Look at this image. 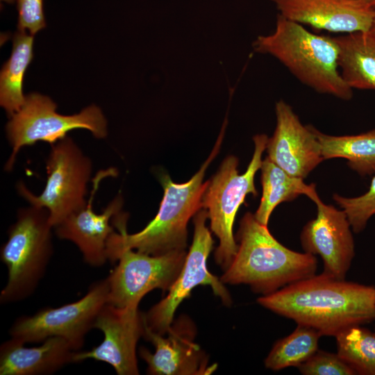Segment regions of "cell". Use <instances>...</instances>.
<instances>
[{"label": "cell", "instance_id": "6da1fadb", "mask_svg": "<svg viewBox=\"0 0 375 375\" xmlns=\"http://www.w3.org/2000/svg\"><path fill=\"white\" fill-rule=\"evenodd\" d=\"M260 305L322 336L375 319V287L313 275L257 299Z\"/></svg>", "mask_w": 375, "mask_h": 375}, {"label": "cell", "instance_id": "7a4b0ae2", "mask_svg": "<svg viewBox=\"0 0 375 375\" xmlns=\"http://www.w3.org/2000/svg\"><path fill=\"white\" fill-rule=\"evenodd\" d=\"M226 124V119L209 157L188 181L176 183L168 175L160 177L164 194L158 212L142 231L128 234L125 214L114 217L112 222L118 232L115 231L108 239V260L114 262L119 252L128 249L151 256L185 250L188 223L202 208V197L208 183L203 179L206 169L219 153Z\"/></svg>", "mask_w": 375, "mask_h": 375}, {"label": "cell", "instance_id": "3957f363", "mask_svg": "<svg viewBox=\"0 0 375 375\" xmlns=\"http://www.w3.org/2000/svg\"><path fill=\"white\" fill-rule=\"evenodd\" d=\"M238 239L237 253L220 278L223 283L248 285L265 296L316 274L315 256L285 247L251 212L241 219Z\"/></svg>", "mask_w": 375, "mask_h": 375}, {"label": "cell", "instance_id": "277c9868", "mask_svg": "<svg viewBox=\"0 0 375 375\" xmlns=\"http://www.w3.org/2000/svg\"><path fill=\"white\" fill-rule=\"evenodd\" d=\"M253 48L274 57L299 81L317 92L342 100L353 96V90L339 69V48L334 38L312 33L278 15L274 31L259 35Z\"/></svg>", "mask_w": 375, "mask_h": 375}, {"label": "cell", "instance_id": "5b68a950", "mask_svg": "<svg viewBox=\"0 0 375 375\" xmlns=\"http://www.w3.org/2000/svg\"><path fill=\"white\" fill-rule=\"evenodd\" d=\"M53 228L46 208L30 205L17 210L1 248V260L8 270L1 303L24 300L35 290L53 255Z\"/></svg>", "mask_w": 375, "mask_h": 375}, {"label": "cell", "instance_id": "8992f818", "mask_svg": "<svg viewBox=\"0 0 375 375\" xmlns=\"http://www.w3.org/2000/svg\"><path fill=\"white\" fill-rule=\"evenodd\" d=\"M253 140L254 151L246 172L240 174L238 159L234 156L226 157L217 172L208 181L202 197V208L207 210L210 228L219 241L215 252V262L224 270L238 251V244L233 231L235 215L247 195L258 194L254 178L260 169L268 137L258 134Z\"/></svg>", "mask_w": 375, "mask_h": 375}, {"label": "cell", "instance_id": "52a82bcc", "mask_svg": "<svg viewBox=\"0 0 375 375\" xmlns=\"http://www.w3.org/2000/svg\"><path fill=\"white\" fill-rule=\"evenodd\" d=\"M56 108V103L47 96L35 92L26 96L23 106L9 117L6 126L12 152L5 164V171H12L22 147L37 142L53 144L76 128L87 129L97 139L107 136V120L97 106H89L72 115L59 114Z\"/></svg>", "mask_w": 375, "mask_h": 375}, {"label": "cell", "instance_id": "ba28073f", "mask_svg": "<svg viewBox=\"0 0 375 375\" xmlns=\"http://www.w3.org/2000/svg\"><path fill=\"white\" fill-rule=\"evenodd\" d=\"M47 181L40 195L34 194L24 182L17 185L19 194L30 205L46 208L54 228L71 213L85 206L92 163L69 136L51 145L46 161Z\"/></svg>", "mask_w": 375, "mask_h": 375}, {"label": "cell", "instance_id": "9c48e42d", "mask_svg": "<svg viewBox=\"0 0 375 375\" xmlns=\"http://www.w3.org/2000/svg\"><path fill=\"white\" fill-rule=\"evenodd\" d=\"M108 293L109 285L106 278L93 283L76 301L18 317L9 330L10 338L28 343L60 337L78 351L83 346L86 334L94 328L98 313L107 303Z\"/></svg>", "mask_w": 375, "mask_h": 375}, {"label": "cell", "instance_id": "30bf717a", "mask_svg": "<svg viewBox=\"0 0 375 375\" xmlns=\"http://www.w3.org/2000/svg\"><path fill=\"white\" fill-rule=\"evenodd\" d=\"M208 218V212L204 208L195 214L193 241L181 272L167 295L143 313L146 326L156 333H167L177 308L196 286L210 285L214 294L219 297L224 305H231V297L224 283L207 267V259L213 246L211 233L206 224Z\"/></svg>", "mask_w": 375, "mask_h": 375}, {"label": "cell", "instance_id": "8fae6325", "mask_svg": "<svg viewBox=\"0 0 375 375\" xmlns=\"http://www.w3.org/2000/svg\"><path fill=\"white\" fill-rule=\"evenodd\" d=\"M185 250H175L151 256L124 249L116 256L118 263L107 277L109 293L107 303L117 308H138L150 291H168L183 266Z\"/></svg>", "mask_w": 375, "mask_h": 375}, {"label": "cell", "instance_id": "7c38bea8", "mask_svg": "<svg viewBox=\"0 0 375 375\" xmlns=\"http://www.w3.org/2000/svg\"><path fill=\"white\" fill-rule=\"evenodd\" d=\"M94 328L103 334L102 342L87 351H76L73 362L93 359L111 365L118 375H138L137 343L143 336V313L138 308H117L108 303L101 308Z\"/></svg>", "mask_w": 375, "mask_h": 375}, {"label": "cell", "instance_id": "4fadbf2b", "mask_svg": "<svg viewBox=\"0 0 375 375\" xmlns=\"http://www.w3.org/2000/svg\"><path fill=\"white\" fill-rule=\"evenodd\" d=\"M317 206V216L303 227L300 240L305 252L318 255L323 273L344 279L355 256L351 226L344 210L325 204L316 190L306 195Z\"/></svg>", "mask_w": 375, "mask_h": 375}, {"label": "cell", "instance_id": "5bb4252c", "mask_svg": "<svg viewBox=\"0 0 375 375\" xmlns=\"http://www.w3.org/2000/svg\"><path fill=\"white\" fill-rule=\"evenodd\" d=\"M196 326L188 316L173 321L165 335L151 331L144 324L143 337L155 347L154 353L140 347L139 353L152 375H207L217 369L194 342Z\"/></svg>", "mask_w": 375, "mask_h": 375}, {"label": "cell", "instance_id": "9a60e30c", "mask_svg": "<svg viewBox=\"0 0 375 375\" xmlns=\"http://www.w3.org/2000/svg\"><path fill=\"white\" fill-rule=\"evenodd\" d=\"M117 171L113 168L101 170L92 179V190L84 207L69 215L53 228L56 235L62 240L74 243L83 254L84 261L92 267H101L108 260L107 244L115 231L112 219L121 212L123 199L117 195L97 214L93 209V200L100 182L106 176H113Z\"/></svg>", "mask_w": 375, "mask_h": 375}, {"label": "cell", "instance_id": "2e32d148", "mask_svg": "<svg viewBox=\"0 0 375 375\" xmlns=\"http://www.w3.org/2000/svg\"><path fill=\"white\" fill-rule=\"evenodd\" d=\"M276 125L268 138V158L290 175L304 179L324 160L312 126H304L283 100L275 106Z\"/></svg>", "mask_w": 375, "mask_h": 375}, {"label": "cell", "instance_id": "e0dca14e", "mask_svg": "<svg viewBox=\"0 0 375 375\" xmlns=\"http://www.w3.org/2000/svg\"><path fill=\"white\" fill-rule=\"evenodd\" d=\"M280 15L335 33L369 31L374 10L349 0H269Z\"/></svg>", "mask_w": 375, "mask_h": 375}, {"label": "cell", "instance_id": "ac0fdd59", "mask_svg": "<svg viewBox=\"0 0 375 375\" xmlns=\"http://www.w3.org/2000/svg\"><path fill=\"white\" fill-rule=\"evenodd\" d=\"M10 338L0 347V375L51 374L73 362L76 351L60 337H51L38 347H26Z\"/></svg>", "mask_w": 375, "mask_h": 375}, {"label": "cell", "instance_id": "d6986e66", "mask_svg": "<svg viewBox=\"0 0 375 375\" xmlns=\"http://www.w3.org/2000/svg\"><path fill=\"white\" fill-rule=\"evenodd\" d=\"M341 76L353 89L375 90V33L371 30L334 38Z\"/></svg>", "mask_w": 375, "mask_h": 375}, {"label": "cell", "instance_id": "ffe728a7", "mask_svg": "<svg viewBox=\"0 0 375 375\" xmlns=\"http://www.w3.org/2000/svg\"><path fill=\"white\" fill-rule=\"evenodd\" d=\"M33 35L26 31L17 30L9 59L4 63L0 74V105L8 118L23 106V80L33 57Z\"/></svg>", "mask_w": 375, "mask_h": 375}, {"label": "cell", "instance_id": "44dd1931", "mask_svg": "<svg viewBox=\"0 0 375 375\" xmlns=\"http://www.w3.org/2000/svg\"><path fill=\"white\" fill-rule=\"evenodd\" d=\"M312 129L319 143L324 160L342 158L359 175L375 173V129L353 135L335 136Z\"/></svg>", "mask_w": 375, "mask_h": 375}, {"label": "cell", "instance_id": "7402d4cb", "mask_svg": "<svg viewBox=\"0 0 375 375\" xmlns=\"http://www.w3.org/2000/svg\"><path fill=\"white\" fill-rule=\"evenodd\" d=\"M260 170L262 194L253 215L263 225L267 226L271 214L281 203L292 201L301 194L307 195L315 189L314 184L307 185L303 178L290 175L268 157L262 160Z\"/></svg>", "mask_w": 375, "mask_h": 375}, {"label": "cell", "instance_id": "603a6c76", "mask_svg": "<svg viewBox=\"0 0 375 375\" xmlns=\"http://www.w3.org/2000/svg\"><path fill=\"white\" fill-rule=\"evenodd\" d=\"M321 336L314 328L298 324L289 335L276 342L265 360V367L274 371L298 367L318 350Z\"/></svg>", "mask_w": 375, "mask_h": 375}, {"label": "cell", "instance_id": "cb8c5ba5", "mask_svg": "<svg viewBox=\"0 0 375 375\" xmlns=\"http://www.w3.org/2000/svg\"><path fill=\"white\" fill-rule=\"evenodd\" d=\"M340 358L360 375H375V333L356 325L335 336Z\"/></svg>", "mask_w": 375, "mask_h": 375}, {"label": "cell", "instance_id": "d4e9b609", "mask_svg": "<svg viewBox=\"0 0 375 375\" xmlns=\"http://www.w3.org/2000/svg\"><path fill=\"white\" fill-rule=\"evenodd\" d=\"M333 199L346 213L352 231L356 233L362 232L369 219L375 215V176L365 194L350 198L334 194Z\"/></svg>", "mask_w": 375, "mask_h": 375}, {"label": "cell", "instance_id": "484cf974", "mask_svg": "<svg viewBox=\"0 0 375 375\" xmlns=\"http://www.w3.org/2000/svg\"><path fill=\"white\" fill-rule=\"evenodd\" d=\"M304 375H354V370L338 353L317 350L299 367Z\"/></svg>", "mask_w": 375, "mask_h": 375}, {"label": "cell", "instance_id": "4316f807", "mask_svg": "<svg viewBox=\"0 0 375 375\" xmlns=\"http://www.w3.org/2000/svg\"><path fill=\"white\" fill-rule=\"evenodd\" d=\"M18 30L34 35L46 26L43 0H17Z\"/></svg>", "mask_w": 375, "mask_h": 375}, {"label": "cell", "instance_id": "83f0119b", "mask_svg": "<svg viewBox=\"0 0 375 375\" xmlns=\"http://www.w3.org/2000/svg\"><path fill=\"white\" fill-rule=\"evenodd\" d=\"M375 10V0H349Z\"/></svg>", "mask_w": 375, "mask_h": 375}, {"label": "cell", "instance_id": "f1b7e54d", "mask_svg": "<svg viewBox=\"0 0 375 375\" xmlns=\"http://www.w3.org/2000/svg\"><path fill=\"white\" fill-rule=\"evenodd\" d=\"M370 30L375 33V10H374V15L373 17V22H372V27Z\"/></svg>", "mask_w": 375, "mask_h": 375}, {"label": "cell", "instance_id": "f546056e", "mask_svg": "<svg viewBox=\"0 0 375 375\" xmlns=\"http://www.w3.org/2000/svg\"><path fill=\"white\" fill-rule=\"evenodd\" d=\"M1 1H5L8 3H12L13 2H15V0H1Z\"/></svg>", "mask_w": 375, "mask_h": 375}, {"label": "cell", "instance_id": "4dcf8cb0", "mask_svg": "<svg viewBox=\"0 0 375 375\" xmlns=\"http://www.w3.org/2000/svg\"><path fill=\"white\" fill-rule=\"evenodd\" d=\"M374 333H375V331H374Z\"/></svg>", "mask_w": 375, "mask_h": 375}]
</instances>
